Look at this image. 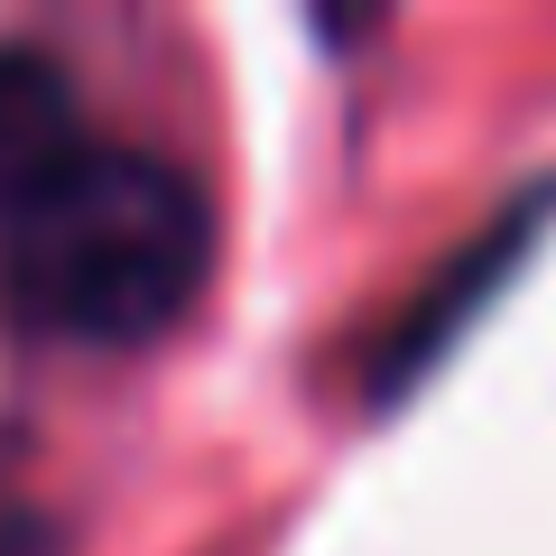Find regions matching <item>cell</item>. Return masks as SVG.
I'll list each match as a JSON object with an SVG mask.
<instances>
[{
    "instance_id": "2",
    "label": "cell",
    "mask_w": 556,
    "mask_h": 556,
    "mask_svg": "<svg viewBox=\"0 0 556 556\" xmlns=\"http://www.w3.org/2000/svg\"><path fill=\"white\" fill-rule=\"evenodd\" d=\"M84 149V102L47 47H0V223Z\"/></svg>"
},
{
    "instance_id": "1",
    "label": "cell",
    "mask_w": 556,
    "mask_h": 556,
    "mask_svg": "<svg viewBox=\"0 0 556 556\" xmlns=\"http://www.w3.org/2000/svg\"><path fill=\"white\" fill-rule=\"evenodd\" d=\"M214 204L159 149H75L0 223V288L38 334L149 343L204 298Z\"/></svg>"
},
{
    "instance_id": "3",
    "label": "cell",
    "mask_w": 556,
    "mask_h": 556,
    "mask_svg": "<svg viewBox=\"0 0 556 556\" xmlns=\"http://www.w3.org/2000/svg\"><path fill=\"white\" fill-rule=\"evenodd\" d=\"M0 556H65V529L47 510H0Z\"/></svg>"
}]
</instances>
